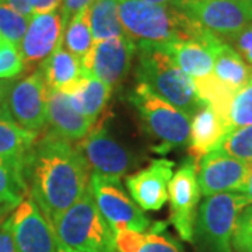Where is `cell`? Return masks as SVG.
<instances>
[{
    "label": "cell",
    "instance_id": "obj_1",
    "mask_svg": "<svg viewBox=\"0 0 252 252\" xmlns=\"http://www.w3.org/2000/svg\"><path fill=\"white\" fill-rule=\"evenodd\" d=\"M24 180L30 199L52 224L84 193L90 170L77 144L45 127L27 154Z\"/></svg>",
    "mask_w": 252,
    "mask_h": 252
},
{
    "label": "cell",
    "instance_id": "obj_2",
    "mask_svg": "<svg viewBox=\"0 0 252 252\" xmlns=\"http://www.w3.org/2000/svg\"><path fill=\"white\" fill-rule=\"evenodd\" d=\"M119 17L125 34L137 46H161L184 39L212 41L219 36L195 23L177 6L119 0Z\"/></svg>",
    "mask_w": 252,
    "mask_h": 252
},
{
    "label": "cell",
    "instance_id": "obj_3",
    "mask_svg": "<svg viewBox=\"0 0 252 252\" xmlns=\"http://www.w3.org/2000/svg\"><path fill=\"white\" fill-rule=\"evenodd\" d=\"M51 225L61 250L70 252H118L114 233L99 213L90 185L79 200Z\"/></svg>",
    "mask_w": 252,
    "mask_h": 252
},
{
    "label": "cell",
    "instance_id": "obj_4",
    "mask_svg": "<svg viewBox=\"0 0 252 252\" xmlns=\"http://www.w3.org/2000/svg\"><path fill=\"white\" fill-rule=\"evenodd\" d=\"M137 83L157 97L170 102L188 117H193L203 102L199 99L193 79L175 66L167 54L156 46H137Z\"/></svg>",
    "mask_w": 252,
    "mask_h": 252
},
{
    "label": "cell",
    "instance_id": "obj_5",
    "mask_svg": "<svg viewBox=\"0 0 252 252\" xmlns=\"http://www.w3.org/2000/svg\"><path fill=\"white\" fill-rule=\"evenodd\" d=\"M248 206L243 193L225 192L206 196L200 203L192 243L198 252H233L237 217Z\"/></svg>",
    "mask_w": 252,
    "mask_h": 252
},
{
    "label": "cell",
    "instance_id": "obj_6",
    "mask_svg": "<svg viewBox=\"0 0 252 252\" xmlns=\"http://www.w3.org/2000/svg\"><path fill=\"white\" fill-rule=\"evenodd\" d=\"M129 99L139 111L147 130L161 142L158 152L165 153L188 144L190 117L157 97L140 83L136 84Z\"/></svg>",
    "mask_w": 252,
    "mask_h": 252
},
{
    "label": "cell",
    "instance_id": "obj_7",
    "mask_svg": "<svg viewBox=\"0 0 252 252\" xmlns=\"http://www.w3.org/2000/svg\"><path fill=\"white\" fill-rule=\"evenodd\" d=\"M48 95L49 90L42 72L36 69L10 84L1 107L17 125L39 133L48 124Z\"/></svg>",
    "mask_w": 252,
    "mask_h": 252
},
{
    "label": "cell",
    "instance_id": "obj_8",
    "mask_svg": "<svg viewBox=\"0 0 252 252\" xmlns=\"http://www.w3.org/2000/svg\"><path fill=\"white\" fill-rule=\"evenodd\" d=\"M90 174L119 184L133 165V156L118 142L104 124L93 126L91 130L77 143Z\"/></svg>",
    "mask_w": 252,
    "mask_h": 252
},
{
    "label": "cell",
    "instance_id": "obj_9",
    "mask_svg": "<svg viewBox=\"0 0 252 252\" xmlns=\"http://www.w3.org/2000/svg\"><path fill=\"white\" fill-rule=\"evenodd\" d=\"M89 185L101 216L114 234L122 230L143 233L150 227L149 217L126 195L119 184L90 174Z\"/></svg>",
    "mask_w": 252,
    "mask_h": 252
},
{
    "label": "cell",
    "instance_id": "obj_10",
    "mask_svg": "<svg viewBox=\"0 0 252 252\" xmlns=\"http://www.w3.org/2000/svg\"><path fill=\"white\" fill-rule=\"evenodd\" d=\"M200 195L198 164L189 157L174 172L168 184L170 223L175 227L181 238L188 243H192Z\"/></svg>",
    "mask_w": 252,
    "mask_h": 252
},
{
    "label": "cell",
    "instance_id": "obj_11",
    "mask_svg": "<svg viewBox=\"0 0 252 252\" xmlns=\"http://www.w3.org/2000/svg\"><path fill=\"white\" fill-rule=\"evenodd\" d=\"M181 9L224 42L252 24V9L241 0H200L187 3Z\"/></svg>",
    "mask_w": 252,
    "mask_h": 252
},
{
    "label": "cell",
    "instance_id": "obj_12",
    "mask_svg": "<svg viewBox=\"0 0 252 252\" xmlns=\"http://www.w3.org/2000/svg\"><path fill=\"white\" fill-rule=\"evenodd\" d=\"M136 51L137 45L127 35L98 41L81 61V66L114 90L125 80Z\"/></svg>",
    "mask_w": 252,
    "mask_h": 252
},
{
    "label": "cell",
    "instance_id": "obj_13",
    "mask_svg": "<svg viewBox=\"0 0 252 252\" xmlns=\"http://www.w3.org/2000/svg\"><path fill=\"white\" fill-rule=\"evenodd\" d=\"M250 162L219 150L210 152L198 162L200 193L206 198L225 192H241L247 187Z\"/></svg>",
    "mask_w": 252,
    "mask_h": 252
},
{
    "label": "cell",
    "instance_id": "obj_14",
    "mask_svg": "<svg viewBox=\"0 0 252 252\" xmlns=\"http://www.w3.org/2000/svg\"><path fill=\"white\" fill-rule=\"evenodd\" d=\"M10 219L17 252H59L54 228L32 199H24Z\"/></svg>",
    "mask_w": 252,
    "mask_h": 252
},
{
    "label": "cell",
    "instance_id": "obj_15",
    "mask_svg": "<svg viewBox=\"0 0 252 252\" xmlns=\"http://www.w3.org/2000/svg\"><path fill=\"white\" fill-rule=\"evenodd\" d=\"M175 162L168 158H156L125 178L132 200L143 212L160 210L168 200V184L174 175Z\"/></svg>",
    "mask_w": 252,
    "mask_h": 252
},
{
    "label": "cell",
    "instance_id": "obj_16",
    "mask_svg": "<svg viewBox=\"0 0 252 252\" xmlns=\"http://www.w3.org/2000/svg\"><path fill=\"white\" fill-rule=\"evenodd\" d=\"M62 34V20L58 10L45 14H32L26 35L18 45L24 67H32L44 62L58 46Z\"/></svg>",
    "mask_w": 252,
    "mask_h": 252
},
{
    "label": "cell",
    "instance_id": "obj_17",
    "mask_svg": "<svg viewBox=\"0 0 252 252\" xmlns=\"http://www.w3.org/2000/svg\"><path fill=\"white\" fill-rule=\"evenodd\" d=\"M223 39L220 38L213 41L184 39L167 44L160 49L167 54L177 67L195 80L212 74L215 66V51Z\"/></svg>",
    "mask_w": 252,
    "mask_h": 252
},
{
    "label": "cell",
    "instance_id": "obj_18",
    "mask_svg": "<svg viewBox=\"0 0 252 252\" xmlns=\"http://www.w3.org/2000/svg\"><path fill=\"white\" fill-rule=\"evenodd\" d=\"M224 119L209 105H202L190 118L188 153L198 164L206 154L215 152L230 133Z\"/></svg>",
    "mask_w": 252,
    "mask_h": 252
},
{
    "label": "cell",
    "instance_id": "obj_19",
    "mask_svg": "<svg viewBox=\"0 0 252 252\" xmlns=\"http://www.w3.org/2000/svg\"><path fill=\"white\" fill-rule=\"evenodd\" d=\"M94 124L72 105L67 93L49 91L46 127L70 142H80Z\"/></svg>",
    "mask_w": 252,
    "mask_h": 252
},
{
    "label": "cell",
    "instance_id": "obj_20",
    "mask_svg": "<svg viewBox=\"0 0 252 252\" xmlns=\"http://www.w3.org/2000/svg\"><path fill=\"white\" fill-rule=\"evenodd\" d=\"M46 87L49 91L69 93L84 73L81 62L62 45V39L52 54L41 63Z\"/></svg>",
    "mask_w": 252,
    "mask_h": 252
},
{
    "label": "cell",
    "instance_id": "obj_21",
    "mask_svg": "<svg viewBox=\"0 0 252 252\" xmlns=\"http://www.w3.org/2000/svg\"><path fill=\"white\" fill-rule=\"evenodd\" d=\"M111 93L112 89L108 84L84 70L80 80L76 83V86L67 94L70 97L73 107L81 115L95 124V121L104 112L108 104Z\"/></svg>",
    "mask_w": 252,
    "mask_h": 252
},
{
    "label": "cell",
    "instance_id": "obj_22",
    "mask_svg": "<svg viewBox=\"0 0 252 252\" xmlns=\"http://www.w3.org/2000/svg\"><path fill=\"white\" fill-rule=\"evenodd\" d=\"M38 135L17 125L0 105V158L24 164Z\"/></svg>",
    "mask_w": 252,
    "mask_h": 252
},
{
    "label": "cell",
    "instance_id": "obj_23",
    "mask_svg": "<svg viewBox=\"0 0 252 252\" xmlns=\"http://www.w3.org/2000/svg\"><path fill=\"white\" fill-rule=\"evenodd\" d=\"M28 189L24 180V164L0 158V223L10 212L27 199Z\"/></svg>",
    "mask_w": 252,
    "mask_h": 252
},
{
    "label": "cell",
    "instance_id": "obj_24",
    "mask_svg": "<svg viewBox=\"0 0 252 252\" xmlns=\"http://www.w3.org/2000/svg\"><path fill=\"white\" fill-rule=\"evenodd\" d=\"M212 74L225 86L238 91L252 79V69L233 46L223 41L215 51V66Z\"/></svg>",
    "mask_w": 252,
    "mask_h": 252
},
{
    "label": "cell",
    "instance_id": "obj_25",
    "mask_svg": "<svg viewBox=\"0 0 252 252\" xmlns=\"http://www.w3.org/2000/svg\"><path fill=\"white\" fill-rule=\"evenodd\" d=\"M94 42L126 35L119 17V0H94L89 7Z\"/></svg>",
    "mask_w": 252,
    "mask_h": 252
},
{
    "label": "cell",
    "instance_id": "obj_26",
    "mask_svg": "<svg viewBox=\"0 0 252 252\" xmlns=\"http://www.w3.org/2000/svg\"><path fill=\"white\" fill-rule=\"evenodd\" d=\"M118 252H184L181 247L167 235L139 233L132 230H122L114 234Z\"/></svg>",
    "mask_w": 252,
    "mask_h": 252
},
{
    "label": "cell",
    "instance_id": "obj_27",
    "mask_svg": "<svg viewBox=\"0 0 252 252\" xmlns=\"http://www.w3.org/2000/svg\"><path fill=\"white\" fill-rule=\"evenodd\" d=\"M193 84H195V90H196L199 99L205 105H209L215 109L228 125V109L237 91L225 86L224 83H221L220 80H217L213 74L195 79Z\"/></svg>",
    "mask_w": 252,
    "mask_h": 252
},
{
    "label": "cell",
    "instance_id": "obj_28",
    "mask_svg": "<svg viewBox=\"0 0 252 252\" xmlns=\"http://www.w3.org/2000/svg\"><path fill=\"white\" fill-rule=\"evenodd\" d=\"M62 45L80 62L90 52L94 45V38L89 21V9L76 14L67 23L62 34Z\"/></svg>",
    "mask_w": 252,
    "mask_h": 252
},
{
    "label": "cell",
    "instance_id": "obj_29",
    "mask_svg": "<svg viewBox=\"0 0 252 252\" xmlns=\"http://www.w3.org/2000/svg\"><path fill=\"white\" fill-rule=\"evenodd\" d=\"M30 18L20 14L4 0H0V35L17 48L26 35Z\"/></svg>",
    "mask_w": 252,
    "mask_h": 252
},
{
    "label": "cell",
    "instance_id": "obj_30",
    "mask_svg": "<svg viewBox=\"0 0 252 252\" xmlns=\"http://www.w3.org/2000/svg\"><path fill=\"white\" fill-rule=\"evenodd\" d=\"M252 125V79L235 93L228 109V126L234 129Z\"/></svg>",
    "mask_w": 252,
    "mask_h": 252
},
{
    "label": "cell",
    "instance_id": "obj_31",
    "mask_svg": "<svg viewBox=\"0 0 252 252\" xmlns=\"http://www.w3.org/2000/svg\"><path fill=\"white\" fill-rule=\"evenodd\" d=\"M221 153L228 154L238 160L252 161V125L234 129L225 136L217 149Z\"/></svg>",
    "mask_w": 252,
    "mask_h": 252
},
{
    "label": "cell",
    "instance_id": "obj_32",
    "mask_svg": "<svg viewBox=\"0 0 252 252\" xmlns=\"http://www.w3.org/2000/svg\"><path fill=\"white\" fill-rule=\"evenodd\" d=\"M24 62L16 45L6 41H0V80H11L24 72Z\"/></svg>",
    "mask_w": 252,
    "mask_h": 252
},
{
    "label": "cell",
    "instance_id": "obj_33",
    "mask_svg": "<svg viewBox=\"0 0 252 252\" xmlns=\"http://www.w3.org/2000/svg\"><path fill=\"white\" fill-rule=\"evenodd\" d=\"M231 244L237 252H252V205L244 207L237 217Z\"/></svg>",
    "mask_w": 252,
    "mask_h": 252
},
{
    "label": "cell",
    "instance_id": "obj_34",
    "mask_svg": "<svg viewBox=\"0 0 252 252\" xmlns=\"http://www.w3.org/2000/svg\"><path fill=\"white\" fill-rule=\"evenodd\" d=\"M227 44L233 46L237 54L243 58L245 62L252 66V24L243 28L240 32L231 36Z\"/></svg>",
    "mask_w": 252,
    "mask_h": 252
},
{
    "label": "cell",
    "instance_id": "obj_35",
    "mask_svg": "<svg viewBox=\"0 0 252 252\" xmlns=\"http://www.w3.org/2000/svg\"><path fill=\"white\" fill-rule=\"evenodd\" d=\"M94 0H62L61 6V20H62V30L67 26V23L72 20L76 14L87 10Z\"/></svg>",
    "mask_w": 252,
    "mask_h": 252
},
{
    "label": "cell",
    "instance_id": "obj_36",
    "mask_svg": "<svg viewBox=\"0 0 252 252\" xmlns=\"http://www.w3.org/2000/svg\"><path fill=\"white\" fill-rule=\"evenodd\" d=\"M0 252H17L10 217L0 223Z\"/></svg>",
    "mask_w": 252,
    "mask_h": 252
},
{
    "label": "cell",
    "instance_id": "obj_37",
    "mask_svg": "<svg viewBox=\"0 0 252 252\" xmlns=\"http://www.w3.org/2000/svg\"><path fill=\"white\" fill-rule=\"evenodd\" d=\"M9 6L18 11L20 14L31 17L32 16V6H31V0H4Z\"/></svg>",
    "mask_w": 252,
    "mask_h": 252
},
{
    "label": "cell",
    "instance_id": "obj_38",
    "mask_svg": "<svg viewBox=\"0 0 252 252\" xmlns=\"http://www.w3.org/2000/svg\"><path fill=\"white\" fill-rule=\"evenodd\" d=\"M243 195L247 199V203L252 205V161L250 162V174H248V181H247V187L244 189Z\"/></svg>",
    "mask_w": 252,
    "mask_h": 252
},
{
    "label": "cell",
    "instance_id": "obj_39",
    "mask_svg": "<svg viewBox=\"0 0 252 252\" xmlns=\"http://www.w3.org/2000/svg\"><path fill=\"white\" fill-rule=\"evenodd\" d=\"M146 3H150V4H170V6H177L181 7L182 4V0H142Z\"/></svg>",
    "mask_w": 252,
    "mask_h": 252
},
{
    "label": "cell",
    "instance_id": "obj_40",
    "mask_svg": "<svg viewBox=\"0 0 252 252\" xmlns=\"http://www.w3.org/2000/svg\"><path fill=\"white\" fill-rule=\"evenodd\" d=\"M10 83L9 81H0V105L3 104L4 101V97L7 94V90H9Z\"/></svg>",
    "mask_w": 252,
    "mask_h": 252
},
{
    "label": "cell",
    "instance_id": "obj_41",
    "mask_svg": "<svg viewBox=\"0 0 252 252\" xmlns=\"http://www.w3.org/2000/svg\"><path fill=\"white\" fill-rule=\"evenodd\" d=\"M241 1H243L244 4H247L250 9H252V0H241Z\"/></svg>",
    "mask_w": 252,
    "mask_h": 252
},
{
    "label": "cell",
    "instance_id": "obj_42",
    "mask_svg": "<svg viewBox=\"0 0 252 252\" xmlns=\"http://www.w3.org/2000/svg\"><path fill=\"white\" fill-rule=\"evenodd\" d=\"M190 1H200V0H182V4H181V7H182L184 4H187V3H190Z\"/></svg>",
    "mask_w": 252,
    "mask_h": 252
},
{
    "label": "cell",
    "instance_id": "obj_43",
    "mask_svg": "<svg viewBox=\"0 0 252 252\" xmlns=\"http://www.w3.org/2000/svg\"><path fill=\"white\" fill-rule=\"evenodd\" d=\"M59 252H70V251H64V250H59Z\"/></svg>",
    "mask_w": 252,
    "mask_h": 252
},
{
    "label": "cell",
    "instance_id": "obj_44",
    "mask_svg": "<svg viewBox=\"0 0 252 252\" xmlns=\"http://www.w3.org/2000/svg\"><path fill=\"white\" fill-rule=\"evenodd\" d=\"M1 39H3V36H1V35H0V41H1Z\"/></svg>",
    "mask_w": 252,
    "mask_h": 252
}]
</instances>
